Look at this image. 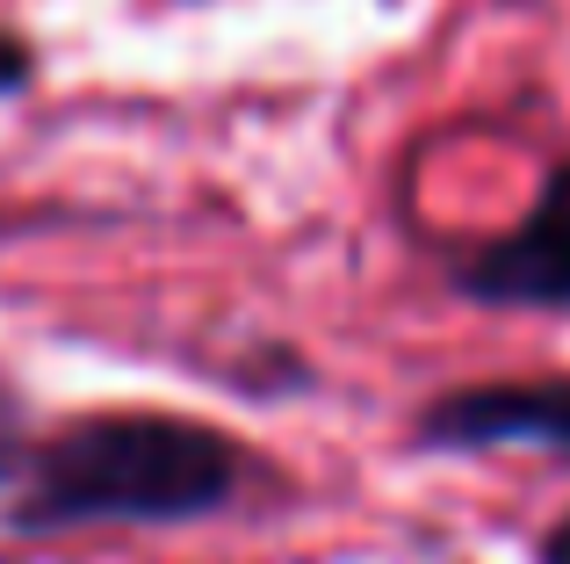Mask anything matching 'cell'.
I'll use <instances>...</instances> for the list:
<instances>
[{"mask_svg": "<svg viewBox=\"0 0 570 564\" xmlns=\"http://www.w3.org/2000/svg\"><path fill=\"white\" fill-rule=\"evenodd\" d=\"M261 478V449L188 412H80L29 441L8 485V536L72 528H195L238 507Z\"/></svg>", "mask_w": 570, "mask_h": 564, "instance_id": "1", "label": "cell"}, {"mask_svg": "<svg viewBox=\"0 0 570 564\" xmlns=\"http://www.w3.org/2000/svg\"><path fill=\"white\" fill-rule=\"evenodd\" d=\"M455 296L491 311H570V159H557L534 211L499 240H476L448 261Z\"/></svg>", "mask_w": 570, "mask_h": 564, "instance_id": "3", "label": "cell"}, {"mask_svg": "<svg viewBox=\"0 0 570 564\" xmlns=\"http://www.w3.org/2000/svg\"><path fill=\"white\" fill-rule=\"evenodd\" d=\"M29 87H37V51H29V37H22V29H8V22H0V101L29 95Z\"/></svg>", "mask_w": 570, "mask_h": 564, "instance_id": "5", "label": "cell"}, {"mask_svg": "<svg viewBox=\"0 0 570 564\" xmlns=\"http://www.w3.org/2000/svg\"><path fill=\"white\" fill-rule=\"evenodd\" d=\"M534 564H570V514H563L557 528H549L542 543H534Z\"/></svg>", "mask_w": 570, "mask_h": 564, "instance_id": "6", "label": "cell"}, {"mask_svg": "<svg viewBox=\"0 0 570 564\" xmlns=\"http://www.w3.org/2000/svg\"><path fill=\"white\" fill-rule=\"evenodd\" d=\"M412 441L433 456L542 449L570 464V377H484V383L433 391L412 412Z\"/></svg>", "mask_w": 570, "mask_h": 564, "instance_id": "2", "label": "cell"}, {"mask_svg": "<svg viewBox=\"0 0 570 564\" xmlns=\"http://www.w3.org/2000/svg\"><path fill=\"white\" fill-rule=\"evenodd\" d=\"M29 441H37V427H29V398H22V383H14L8 369H0V493H8V485L22 478Z\"/></svg>", "mask_w": 570, "mask_h": 564, "instance_id": "4", "label": "cell"}]
</instances>
